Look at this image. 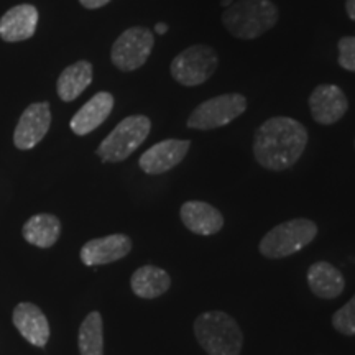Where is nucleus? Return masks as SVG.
Segmentation results:
<instances>
[{"label":"nucleus","instance_id":"obj_1","mask_svg":"<svg viewBox=\"0 0 355 355\" xmlns=\"http://www.w3.org/2000/svg\"><path fill=\"white\" fill-rule=\"evenodd\" d=\"M308 145V130L291 117H272L259 127L254 139V157L261 168L285 171L298 163Z\"/></svg>","mask_w":355,"mask_h":355},{"label":"nucleus","instance_id":"obj_2","mask_svg":"<svg viewBox=\"0 0 355 355\" xmlns=\"http://www.w3.org/2000/svg\"><path fill=\"white\" fill-rule=\"evenodd\" d=\"M278 17L272 0H235L222 12V24L235 38L255 40L270 32Z\"/></svg>","mask_w":355,"mask_h":355},{"label":"nucleus","instance_id":"obj_3","mask_svg":"<svg viewBox=\"0 0 355 355\" xmlns=\"http://www.w3.org/2000/svg\"><path fill=\"white\" fill-rule=\"evenodd\" d=\"M194 336L207 355H241L243 334L241 326L224 311H207L194 321Z\"/></svg>","mask_w":355,"mask_h":355},{"label":"nucleus","instance_id":"obj_4","mask_svg":"<svg viewBox=\"0 0 355 355\" xmlns=\"http://www.w3.org/2000/svg\"><path fill=\"white\" fill-rule=\"evenodd\" d=\"M316 222L309 219H291L275 227L263 235L259 250L266 259L278 260L298 254L318 237Z\"/></svg>","mask_w":355,"mask_h":355},{"label":"nucleus","instance_id":"obj_5","mask_svg":"<svg viewBox=\"0 0 355 355\" xmlns=\"http://www.w3.org/2000/svg\"><path fill=\"white\" fill-rule=\"evenodd\" d=\"M152 130V122L146 115H130L102 140L97 157L104 163H121L135 152Z\"/></svg>","mask_w":355,"mask_h":355},{"label":"nucleus","instance_id":"obj_6","mask_svg":"<svg viewBox=\"0 0 355 355\" xmlns=\"http://www.w3.org/2000/svg\"><path fill=\"white\" fill-rule=\"evenodd\" d=\"M217 64H219V58L214 48L207 44H194L175 56L170 64V71L175 81L181 86L194 87L201 86L202 83L212 78Z\"/></svg>","mask_w":355,"mask_h":355},{"label":"nucleus","instance_id":"obj_7","mask_svg":"<svg viewBox=\"0 0 355 355\" xmlns=\"http://www.w3.org/2000/svg\"><path fill=\"white\" fill-rule=\"evenodd\" d=\"M245 96L237 94H222L212 99L204 101L191 112L186 125L193 130H214V128L225 127L234 122L247 110Z\"/></svg>","mask_w":355,"mask_h":355},{"label":"nucleus","instance_id":"obj_8","mask_svg":"<svg viewBox=\"0 0 355 355\" xmlns=\"http://www.w3.org/2000/svg\"><path fill=\"white\" fill-rule=\"evenodd\" d=\"M153 33L145 26H132L115 40L110 50V60L117 69L130 73L144 66L152 55Z\"/></svg>","mask_w":355,"mask_h":355},{"label":"nucleus","instance_id":"obj_9","mask_svg":"<svg viewBox=\"0 0 355 355\" xmlns=\"http://www.w3.org/2000/svg\"><path fill=\"white\" fill-rule=\"evenodd\" d=\"M51 127V109L48 102H35L21 114L15 132L13 144L19 150H32L44 139Z\"/></svg>","mask_w":355,"mask_h":355},{"label":"nucleus","instance_id":"obj_10","mask_svg":"<svg viewBox=\"0 0 355 355\" xmlns=\"http://www.w3.org/2000/svg\"><path fill=\"white\" fill-rule=\"evenodd\" d=\"M191 148L189 140L168 139L150 146L139 159L140 170L146 175H163L176 168Z\"/></svg>","mask_w":355,"mask_h":355},{"label":"nucleus","instance_id":"obj_11","mask_svg":"<svg viewBox=\"0 0 355 355\" xmlns=\"http://www.w3.org/2000/svg\"><path fill=\"white\" fill-rule=\"evenodd\" d=\"M309 110L313 119L321 125L339 122L349 110V101L344 91L334 84H321L311 92Z\"/></svg>","mask_w":355,"mask_h":355},{"label":"nucleus","instance_id":"obj_12","mask_svg":"<svg viewBox=\"0 0 355 355\" xmlns=\"http://www.w3.org/2000/svg\"><path fill=\"white\" fill-rule=\"evenodd\" d=\"M132 252V239L125 234H112L92 239L81 248L83 263L87 266L109 265L122 260Z\"/></svg>","mask_w":355,"mask_h":355},{"label":"nucleus","instance_id":"obj_13","mask_svg":"<svg viewBox=\"0 0 355 355\" xmlns=\"http://www.w3.org/2000/svg\"><path fill=\"white\" fill-rule=\"evenodd\" d=\"M12 321L21 337L35 347H44L50 339V322L37 304L20 303L13 309Z\"/></svg>","mask_w":355,"mask_h":355},{"label":"nucleus","instance_id":"obj_14","mask_svg":"<svg viewBox=\"0 0 355 355\" xmlns=\"http://www.w3.org/2000/svg\"><path fill=\"white\" fill-rule=\"evenodd\" d=\"M180 217L183 225L193 234L209 237L224 227V216L219 209L204 201H188L181 206Z\"/></svg>","mask_w":355,"mask_h":355},{"label":"nucleus","instance_id":"obj_15","mask_svg":"<svg viewBox=\"0 0 355 355\" xmlns=\"http://www.w3.org/2000/svg\"><path fill=\"white\" fill-rule=\"evenodd\" d=\"M38 10L30 3L12 7L0 19V38L3 42L17 43L32 38L37 32Z\"/></svg>","mask_w":355,"mask_h":355},{"label":"nucleus","instance_id":"obj_16","mask_svg":"<svg viewBox=\"0 0 355 355\" xmlns=\"http://www.w3.org/2000/svg\"><path fill=\"white\" fill-rule=\"evenodd\" d=\"M114 109V96L110 92H97L89 99L81 109L71 119L69 127L76 135L83 137L94 132L97 127L107 121V117Z\"/></svg>","mask_w":355,"mask_h":355},{"label":"nucleus","instance_id":"obj_17","mask_svg":"<svg viewBox=\"0 0 355 355\" xmlns=\"http://www.w3.org/2000/svg\"><path fill=\"white\" fill-rule=\"evenodd\" d=\"M306 279L313 295L321 300H336L345 290L344 275L329 261H316L311 265Z\"/></svg>","mask_w":355,"mask_h":355},{"label":"nucleus","instance_id":"obj_18","mask_svg":"<svg viewBox=\"0 0 355 355\" xmlns=\"http://www.w3.org/2000/svg\"><path fill=\"white\" fill-rule=\"evenodd\" d=\"M132 291L139 298L155 300L170 290L171 277L166 270L155 265H144L130 278Z\"/></svg>","mask_w":355,"mask_h":355},{"label":"nucleus","instance_id":"obj_19","mask_svg":"<svg viewBox=\"0 0 355 355\" xmlns=\"http://www.w3.org/2000/svg\"><path fill=\"white\" fill-rule=\"evenodd\" d=\"M94 68L89 61H76L60 74L56 83V91L63 102H73L91 86Z\"/></svg>","mask_w":355,"mask_h":355},{"label":"nucleus","instance_id":"obj_20","mask_svg":"<svg viewBox=\"0 0 355 355\" xmlns=\"http://www.w3.org/2000/svg\"><path fill=\"white\" fill-rule=\"evenodd\" d=\"M61 234V222L53 214H37L24 225V239L40 248L55 245Z\"/></svg>","mask_w":355,"mask_h":355},{"label":"nucleus","instance_id":"obj_21","mask_svg":"<svg viewBox=\"0 0 355 355\" xmlns=\"http://www.w3.org/2000/svg\"><path fill=\"white\" fill-rule=\"evenodd\" d=\"M81 355H104V321L99 311H92L84 319L78 334Z\"/></svg>","mask_w":355,"mask_h":355},{"label":"nucleus","instance_id":"obj_22","mask_svg":"<svg viewBox=\"0 0 355 355\" xmlns=\"http://www.w3.org/2000/svg\"><path fill=\"white\" fill-rule=\"evenodd\" d=\"M332 327L343 336H355V295L332 314Z\"/></svg>","mask_w":355,"mask_h":355},{"label":"nucleus","instance_id":"obj_23","mask_svg":"<svg viewBox=\"0 0 355 355\" xmlns=\"http://www.w3.org/2000/svg\"><path fill=\"white\" fill-rule=\"evenodd\" d=\"M339 48V64L345 71L355 73V37H344L337 43Z\"/></svg>","mask_w":355,"mask_h":355},{"label":"nucleus","instance_id":"obj_24","mask_svg":"<svg viewBox=\"0 0 355 355\" xmlns=\"http://www.w3.org/2000/svg\"><path fill=\"white\" fill-rule=\"evenodd\" d=\"M110 0H79V3L84 8H89V10H96V8H101L104 6H107Z\"/></svg>","mask_w":355,"mask_h":355},{"label":"nucleus","instance_id":"obj_25","mask_svg":"<svg viewBox=\"0 0 355 355\" xmlns=\"http://www.w3.org/2000/svg\"><path fill=\"white\" fill-rule=\"evenodd\" d=\"M345 12H347L349 19L355 21V0H345Z\"/></svg>","mask_w":355,"mask_h":355},{"label":"nucleus","instance_id":"obj_26","mask_svg":"<svg viewBox=\"0 0 355 355\" xmlns=\"http://www.w3.org/2000/svg\"><path fill=\"white\" fill-rule=\"evenodd\" d=\"M155 32L159 33V35H165L168 32V25L166 24H157V26H155Z\"/></svg>","mask_w":355,"mask_h":355}]
</instances>
